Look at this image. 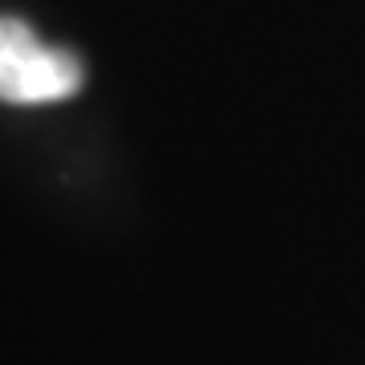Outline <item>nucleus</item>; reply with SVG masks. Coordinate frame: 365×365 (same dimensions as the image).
<instances>
[{"instance_id": "obj_1", "label": "nucleus", "mask_w": 365, "mask_h": 365, "mask_svg": "<svg viewBox=\"0 0 365 365\" xmlns=\"http://www.w3.org/2000/svg\"><path fill=\"white\" fill-rule=\"evenodd\" d=\"M81 61L53 49L16 16H0V102L45 106L66 102L81 90Z\"/></svg>"}]
</instances>
